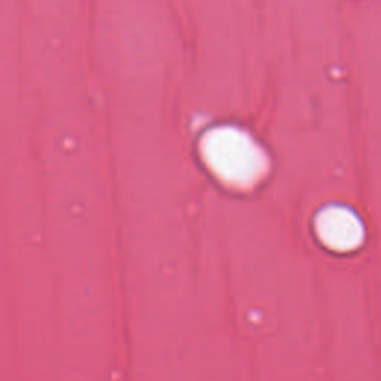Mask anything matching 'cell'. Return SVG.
<instances>
[{"label": "cell", "mask_w": 381, "mask_h": 381, "mask_svg": "<svg viewBox=\"0 0 381 381\" xmlns=\"http://www.w3.org/2000/svg\"><path fill=\"white\" fill-rule=\"evenodd\" d=\"M206 163L213 172L236 186H250L264 175L267 161L254 140L234 128L210 133L203 143Z\"/></svg>", "instance_id": "cell-1"}, {"label": "cell", "mask_w": 381, "mask_h": 381, "mask_svg": "<svg viewBox=\"0 0 381 381\" xmlns=\"http://www.w3.org/2000/svg\"><path fill=\"white\" fill-rule=\"evenodd\" d=\"M319 238L329 249L348 252L360 246L364 240V227L360 219L346 207H328L316 220Z\"/></svg>", "instance_id": "cell-2"}]
</instances>
